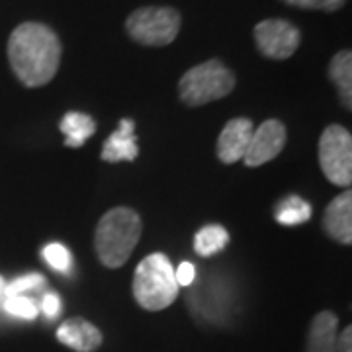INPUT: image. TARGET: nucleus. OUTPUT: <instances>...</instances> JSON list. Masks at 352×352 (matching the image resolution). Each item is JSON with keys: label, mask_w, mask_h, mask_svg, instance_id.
<instances>
[{"label": "nucleus", "mask_w": 352, "mask_h": 352, "mask_svg": "<svg viewBox=\"0 0 352 352\" xmlns=\"http://www.w3.org/2000/svg\"><path fill=\"white\" fill-rule=\"evenodd\" d=\"M61 41L50 25L39 22L20 24L8 39V61L16 78L30 88L53 80L61 63Z\"/></svg>", "instance_id": "1"}, {"label": "nucleus", "mask_w": 352, "mask_h": 352, "mask_svg": "<svg viewBox=\"0 0 352 352\" xmlns=\"http://www.w3.org/2000/svg\"><path fill=\"white\" fill-rule=\"evenodd\" d=\"M252 131H254L252 122L247 118H235V120L227 122L223 131L219 133V139H217L219 161L226 164L243 161L245 153L249 149V143H251Z\"/></svg>", "instance_id": "9"}, {"label": "nucleus", "mask_w": 352, "mask_h": 352, "mask_svg": "<svg viewBox=\"0 0 352 352\" xmlns=\"http://www.w3.org/2000/svg\"><path fill=\"white\" fill-rule=\"evenodd\" d=\"M284 145H286V127L278 120H268L252 131L251 143L243 161L247 166H261L276 159L284 149Z\"/></svg>", "instance_id": "8"}, {"label": "nucleus", "mask_w": 352, "mask_h": 352, "mask_svg": "<svg viewBox=\"0 0 352 352\" xmlns=\"http://www.w3.org/2000/svg\"><path fill=\"white\" fill-rule=\"evenodd\" d=\"M133 296L149 311H161L175 302L178 296L175 268L163 252H153L139 263L133 276Z\"/></svg>", "instance_id": "3"}, {"label": "nucleus", "mask_w": 352, "mask_h": 352, "mask_svg": "<svg viewBox=\"0 0 352 352\" xmlns=\"http://www.w3.org/2000/svg\"><path fill=\"white\" fill-rule=\"evenodd\" d=\"M43 258L59 272H69L71 264H73V258H71V252L65 249L63 245L59 243H51L43 249Z\"/></svg>", "instance_id": "19"}, {"label": "nucleus", "mask_w": 352, "mask_h": 352, "mask_svg": "<svg viewBox=\"0 0 352 352\" xmlns=\"http://www.w3.org/2000/svg\"><path fill=\"white\" fill-rule=\"evenodd\" d=\"M57 339L76 352H92L102 344V333L87 319H69L57 331Z\"/></svg>", "instance_id": "12"}, {"label": "nucleus", "mask_w": 352, "mask_h": 352, "mask_svg": "<svg viewBox=\"0 0 352 352\" xmlns=\"http://www.w3.org/2000/svg\"><path fill=\"white\" fill-rule=\"evenodd\" d=\"M175 278L178 286H188V284L194 282V278H196V268L190 263H182L175 270Z\"/></svg>", "instance_id": "22"}, {"label": "nucleus", "mask_w": 352, "mask_h": 352, "mask_svg": "<svg viewBox=\"0 0 352 352\" xmlns=\"http://www.w3.org/2000/svg\"><path fill=\"white\" fill-rule=\"evenodd\" d=\"M352 329L346 327L342 333H340V337L337 339V344H335V351L337 352H352Z\"/></svg>", "instance_id": "24"}, {"label": "nucleus", "mask_w": 352, "mask_h": 352, "mask_svg": "<svg viewBox=\"0 0 352 352\" xmlns=\"http://www.w3.org/2000/svg\"><path fill=\"white\" fill-rule=\"evenodd\" d=\"M339 317L333 311H321L314 319L307 339V352H335Z\"/></svg>", "instance_id": "13"}, {"label": "nucleus", "mask_w": 352, "mask_h": 352, "mask_svg": "<svg viewBox=\"0 0 352 352\" xmlns=\"http://www.w3.org/2000/svg\"><path fill=\"white\" fill-rule=\"evenodd\" d=\"M4 289V280H2V276H0V292Z\"/></svg>", "instance_id": "25"}, {"label": "nucleus", "mask_w": 352, "mask_h": 352, "mask_svg": "<svg viewBox=\"0 0 352 352\" xmlns=\"http://www.w3.org/2000/svg\"><path fill=\"white\" fill-rule=\"evenodd\" d=\"M235 75L226 65L219 59H212L192 67L182 75L178 82V94L180 100L188 106H204L226 98L235 88Z\"/></svg>", "instance_id": "4"}, {"label": "nucleus", "mask_w": 352, "mask_h": 352, "mask_svg": "<svg viewBox=\"0 0 352 352\" xmlns=\"http://www.w3.org/2000/svg\"><path fill=\"white\" fill-rule=\"evenodd\" d=\"M94 129H96V124L87 113L69 112L63 118V122H61V131L67 138V145L69 147L85 145V141L90 135H94Z\"/></svg>", "instance_id": "15"}, {"label": "nucleus", "mask_w": 352, "mask_h": 352, "mask_svg": "<svg viewBox=\"0 0 352 352\" xmlns=\"http://www.w3.org/2000/svg\"><path fill=\"white\" fill-rule=\"evenodd\" d=\"M311 217V206L300 196H289L278 206L276 221L282 226H300Z\"/></svg>", "instance_id": "17"}, {"label": "nucleus", "mask_w": 352, "mask_h": 352, "mask_svg": "<svg viewBox=\"0 0 352 352\" xmlns=\"http://www.w3.org/2000/svg\"><path fill=\"white\" fill-rule=\"evenodd\" d=\"M325 231L335 241L342 245L352 243V194L351 190L339 194L335 200L329 204L323 217Z\"/></svg>", "instance_id": "10"}, {"label": "nucleus", "mask_w": 352, "mask_h": 352, "mask_svg": "<svg viewBox=\"0 0 352 352\" xmlns=\"http://www.w3.org/2000/svg\"><path fill=\"white\" fill-rule=\"evenodd\" d=\"M329 78L339 90L340 102L344 108H352V53L349 50L339 51L329 63Z\"/></svg>", "instance_id": "14"}, {"label": "nucleus", "mask_w": 352, "mask_h": 352, "mask_svg": "<svg viewBox=\"0 0 352 352\" xmlns=\"http://www.w3.org/2000/svg\"><path fill=\"white\" fill-rule=\"evenodd\" d=\"M141 217L129 208H113L96 227V252L104 266L120 268L127 263L141 237Z\"/></svg>", "instance_id": "2"}, {"label": "nucleus", "mask_w": 352, "mask_h": 352, "mask_svg": "<svg viewBox=\"0 0 352 352\" xmlns=\"http://www.w3.org/2000/svg\"><path fill=\"white\" fill-rule=\"evenodd\" d=\"M4 309L10 315H14V317H22V319H30V321L38 317V305L32 302L30 298H24V296L6 298Z\"/></svg>", "instance_id": "18"}, {"label": "nucleus", "mask_w": 352, "mask_h": 352, "mask_svg": "<svg viewBox=\"0 0 352 352\" xmlns=\"http://www.w3.org/2000/svg\"><path fill=\"white\" fill-rule=\"evenodd\" d=\"M41 309H43V314L47 315L50 319L57 317L59 311H61V300H59V296L57 294H47L43 298V302H41Z\"/></svg>", "instance_id": "23"}, {"label": "nucleus", "mask_w": 352, "mask_h": 352, "mask_svg": "<svg viewBox=\"0 0 352 352\" xmlns=\"http://www.w3.org/2000/svg\"><path fill=\"white\" fill-rule=\"evenodd\" d=\"M138 153L135 124L131 120H122L120 127L106 139V143L102 147V161H106V163L133 161L138 157Z\"/></svg>", "instance_id": "11"}, {"label": "nucleus", "mask_w": 352, "mask_h": 352, "mask_svg": "<svg viewBox=\"0 0 352 352\" xmlns=\"http://www.w3.org/2000/svg\"><path fill=\"white\" fill-rule=\"evenodd\" d=\"M289 6L303 8V10H323V12H335L344 6L346 0H282Z\"/></svg>", "instance_id": "20"}, {"label": "nucleus", "mask_w": 352, "mask_h": 352, "mask_svg": "<svg viewBox=\"0 0 352 352\" xmlns=\"http://www.w3.org/2000/svg\"><path fill=\"white\" fill-rule=\"evenodd\" d=\"M319 163L323 175L337 186H349L352 180V138L340 126H329L319 139Z\"/></svg>", "instance_id": "6"}, {"label": "nucleus", "mask_w": 352, "mask_h": 352, "mask_svg": "<svg viewBox=\"0 0 352 352\" xmlns=\"http://www.w3.org/2000/svg\"><path fill=\"white\" fill-rule=\"evenodd\" d=\"M180 12L168 6H143L127 16L126 32L133 41L149 47L173 43L180 32Z\"/></svg>", "instance_id": "5"}, {"label": "nucleus", "mask_w": 352, "mask_h": 352, "mask_svg": "<svg viewBox=\"0 0 352 352\" xmlns=\"http://www.w3.org/2000/svg\"><path fill=\"white\" fill-rule=\"evenodd\" d=\"M254 41L256 47L268 59H288L292 57L298 47H300V30L294 24H289L286 20H263L261 24L254 28Z\"/></svg>", "instance_id": "7"}, {"label": "nucleus", "mask_w": 352, "mask_h": 352, "mask_svg": "<svg viewBox=\"0 0 352 352\" xmlns=\"http://www.w3.org/2000/svg\"><path fill=\"white\" fill-rule=\"evenodd\" d=\"M229 241L227 231L221 226H206L196 233L194 239V249L200 256H212L215 252H219Z\"/></svg>", "instance_id": "16"}, {"label": "nucleus", "mask_w": 352, "mask_h": 352, "mask_svg": "<svg viewBox=\"0 0 352 352\" xmlns=\"http://www.w3.org/2000/svg\"><path fill=\"white\" fill-rule=\"evenodd\" d=\"M43 284H45L43 276H39V274H28V276H22V278H18V280H14L12 284H8L6 288L2 289V292L6 294V298H12V296H20V294L25 292V289L39 288V286H43Z\"/></svg>", "instance_id": "21"}]
</instances>
